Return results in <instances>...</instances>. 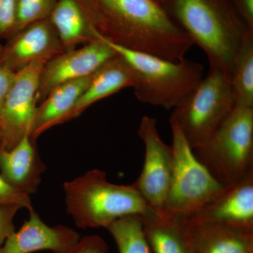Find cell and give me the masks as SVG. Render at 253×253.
Instances as JSON below:
<instances>
[{
    "label": "cell",
    "mask_w": 253,
    "mask_h": 253,
    "mask_svg": "<svg viewBox=\"0 0 253 253\" xmlns=\"http://www.w3.org/2000/svg\"><path fill=\"white\" fill-rule=\"evenodd\" d=\"M100 36L136 52L179 61L194 42L155 0H78Z\"/></svg>",
    "instance_id": "6da1fadb"
},
{
    "label": "cell",
    "mask_w": 253,
    "mask_h": 253,
    "mask_svg": "<svg viewBox=\"0 0 253 253\" xmlns=\"http://www.w3.org/2000/svg\"><path fill=\"white\" fill-rule=\"evenodd\" d=\"M204 51L209 68L232 76L240 51L253 36L232 0H155Z\"/></svg>",
    "instance_id": "7a4b0ae2"
},
{
    "label": "cell",
    "mask_w": 253,
    "mask_h": 253,
    "mask_svg": "<svg viewBox=\"0 0 253 253\" xmlns=\"http://www.w3.org/2000/svg\"><path fill=\"white\" fill-rule=\"evenodd\" d=\"M63 189L68 212L81 229L106 228L125 216H143L154 211L133 184H113L97 169L66 181Z\"/></svg>",
    "instance_id": "3957f363"
},
{
    "label": "cell",
    "mask_w": 253,
    "mask_h": 253,
    "mask_svg": "<svg viewBox=\"0 0 253 253\" xmlns=\"http://www.w3.org/2000/svg\"><path fill=\"white\" fill-rule=\"evenodd\" d=\"M105 41L131 68L134 94L145 104L174 109L203 79L204 66L201 63L186 58L179 61H168Z\"/></svg>",
    "instance_id": "277c9868"
},
{
    "label": "cell",
    "mask_w": 253,
    "mask_h": 253,
    "mask_svg": "<svg viewBox=\"0 0 253 253\" xmlns=\"http://www.w3.org/2000/svg\"><path fill=\"white\" fill-rule=\"evenodd\" d=\"M195 156L225 186L253 170V107L236 106Z\"/></svg>",
    "instance_id": "5b68a950"
},
{
    "label": "cell",
    "mask_w": 253,
    "mask_h": 253,
    "mask_svg": "<svg viewBox=\"0 0 253 253\" xmlns=\"http://www.w3.org/2000/svg\"><path fill=\"white\" fill-rule=\"evenodd\" d=\"M172 136V169L162 214L189 217L224 192L217 181L195 156L175 121L169 118Z\"/></svg>",
    "instance_id": "8992f818"
},
{
    "label": "cell",
    "mask_w": 253,
    "mask_h": 253,
    "mask_svg": "<svg viewBox=\"0 0 253 253\" xmlns=\"http://www.w3.org/2000/svg\"><path fill=\"white\" fill-rule=\"evenodd\" d=\"M235 106L230 78L218 68H209L194 90L173 109L170 118L195 149L212 136Z\"/></svg>",
    "instance_id": "52a82bcc"
},
{
    "label": "cell",
    "mask_w": 253,
    "mask_h": 253,
    "mask_svg": "<svg viewBox=\"0 0 253 253\" xmlns=\"http://www.w3.org/2000/svg\"><path fill=\"white\" fill-rule=\"evenodd\" d=\"M45 63L36 61L16 73L0 115V149L9 151L25 136H31L40 77Z\"/></svg>",
    "instance_id": "ba28073f"
},
{
    "label": "cell",
    "mask_w": 253,
    "mask_h": 253,
    "mask_svg": "<svg viewBox=\"0 0 253 253\" xmlns=\"http://www.w3.org/2000/svg\"><path fill=\"white\" fill-rule=\"evenodd\" d=\"M138 134L144 144L145 158L140 176L133 185L150 207L162 214L172 174V146L161 139L156 118L143 116Z\"/></svg>",
    "instance_id": "9c48e42d"
},
{
    "label": "cell",
    "mask_w": 253,
    "mask_h": 253,
    "mask_svg": "<svg viewBox=\"0 0 253 253\" xmlns=\"http://www.w3.org/2000/svg\"><path fill=\"white\" fill-rule=\"evenodd\" d=\"M98 38L79 49L64 51L44 64L37 95L38 104L56 86L92 76L105 63L117 56L116 51L99 33Z\"/></svg>",
    "instance_id": "30bf717a"
},
{
    "label": "cell",
    "mask_w": 253,
    "mask_h": 253,
    "mask_svg": "<svg viewBox=\"0 0 253 253\" xmlns=\"http://www.w3.org/2000/svg\"><path fill=\"white\" fill-rule=\"evenodd\" d=\"M67 51L48 19L29 25L3 46L0 66L14 73L36 61L48 62Z\"/></svg>",
    "instance_id": "8fae6325"
},
{
    "label": "cell",
    "mask_w": 253,
    "mask_h": 253,
    "mask_svg": "<svg viewBox=\"0 0 253 253\" xmlns=\"http://www.w3.org/2000/svg\"><path fill=\"white\" fill-rule=\"evenodd\" d=\"M183 219L253 231V170L239 182L226 186L224 192L202 209Z\"/></svg>",
    "instance_id": "7c38bea8"
},
{
    "label": "cell",
    "mask_w": 253,
    "mask_h": 253,
    "mask_svg": "<svg viewBox=\"0 0 253 253\" xmlns=\"http://www.w3.org/2000/svg\"><path fill=\"white\" fill-rule=\"evenodd\" d=\"M19 230L15 231L0 248V253H33L49 251L68 253L81 239V235L64 225L49 226L34 209Z\"/></svg>",
    "instance_id": "4fadbf2b"
},
{
    "label": "cell",
    "mask_w": 253,
    "mask_h": 253,
    "mask_svg": "<svg viewBox=\"0 0 253 253\" xmlns=\"http://www.w3.org/2000/svg\"><path fill=\"white\" fill-rule=\"evenodd\" d=\"M44 170L36 142L30 136H25L9 151L0 149V174L11 185L26 194L36 192Z\"/></svg>",
    "instance_id": "5bb4252c"
},
{
    "label": "cell",
    "mask_w": 253,
    "mask_h": 253,
    "mask_svg": "<svg viewBox=\"0 0 253 253\" xmlns=\"http://www.w3.org/2000/svg\"><path fill=\"white\" fill-rule=\"evenodd\" d=\"M134 75L128 63L117 54L91 76L85 90L73 109L63 118V123L79 117L86 109L100 100L109 97L126 87H133Z\"/></svg>",
    "instance_id": "9a60e30c"
},
{
    "label": "cell",
    "mask_w": 253,
    "mask_h": 253,
    "mask_svg": "<svg viewBox=\"0 0 253 253\" xmlns=\"http://www.w3.org/2000/svg\"><path fill=\"white\" fill-rule=\"evenodd\" d=\"M185 221L194 253H253V231Z\"/></svg>",
    "instance_id": "2e32d148"
},
{
    "label": "cell",
    "mask_w": 253,
    "mask_h": 253,
    "mask_svg": "<svg viewBox=\"0 0 253 253\" xmlns=\"http://www.w3.org/2000/svg\"><path fill=\"white\" fill-rule=\"evenodd\" d=\"M153 253H194L185 221L153 211L141 216Z\"/></svg>",
    "instance_id": "e0dca14e"
},
{
    "label": "cell",
    "mask_w": 253,
    "mask_h": 253,
    "mask_svg": "<svg viewBox=\"0 0 253 253\" xmlns=\"http://www.w3.org/2000/svg\"><path fill=\"white\" fill-rule=\"evenodd\" d=\"M91 76L60 84L50 91L44 101L38 104L31 133L32 141L53 126L62 124L74 107L80 96L85 90Z\"/></svg>",
    "instance_id": "ac0fdd59"
},
{
    "label": "cell",
    "mask_w": 253,
    "mask_h": 253,
    "mask_svg": "<svg viewBox=\"0 0 253 253\" xmlns=\"http://www.w3.org/2000/svg\"><path fill=\"white\" fill-rule=\"evenodd\" d=\"M49 19L67 51L99 39L97 31L78 0H57Z\"/></svg>",
    "instance_id": "d6986e66"
},
{
    "label": "cell",
    "mask_w": 253,
    "mask_h": 253,
    "mask_svg": "<svg viewBox=\"0 0 253 253\" xmlns=\"http://www.w3.org/2000/svg\"><path fill=\"white\" fill-rule=\"evenodd\" d=\"M106 229L116 241L119 253H153L145 236L140 215L119 218Z\"/></svg>",
    "instance_id": "ffe728a7"
},
{
    "label": "cell",
    "mask_w": 253,
    "mask_h": 253,
    "mask_svg": "<svg viewBox=\"0 0 253 253\" xmlns=\"http://www.w3.org/2000/svg\"><path fill=\"white\" fill-rule=\"evenodd\" d=\"M231 83L236 106L253 107V36L240 51Z\"/></svg>",
    "instance_id": "44dd1931"
},
{
    "label": "cell",
    "mask_w": 253,
    "mask_h": 253,
    "mask_svg": "<svg viewBox=\"0 0 253 253\" xmlns=\"http://www.w3.org/2000/svg\"><path fill=\"white\" fill-rule=\"evenodd\" d=\"M56 1L57 0H16L11 37L29 25L48 19Z\"/></svg>",
    "instance_id": "7402d4cb"
},
{
    "label": "cell",
    "mask_w": 253,
    "mask_h": 253,
    "mask_svg": "<svg viewBox=\"0 0 253 253\" xmlns=\"http://www.w3.org/2000/svg\"><path fill=\"white\" fill-rule=\"evenodd\" d=\"M18 207L33 209L30 195L20 191L7 182L0 174V208Z\"/></svg>",
    "instance_id": "603a6c76"
},
{
    "label": "cell",
    "mask_w": 253,
    "mask_h": 253,
    "mask_svg": "<svg viewBox=\"0 0 253 253\" xmlns=\"http://www.w3.org/2000/svg\"><path fill=\"white\" fill-rule=\"evenodd\" d=\"M109 248L106 241L98 235L81 237L68 253H108Z\"/></svg>",
    "instance_id": "cb8c5ba5"
},
{
    "label": "cell",
    "mask_w": 253,
    "mask_h": 253,
    "mask_svg": "<svg viewBox=\"0 0 253 253\" xmlns=\"http://www.w3.org/2000/svg\"><path fill=\"white\" fill-rule=\"evenodd\" d=\"M16 0H0V37L11 38L14 31Z\"/></svg>",
    "instance_id": "d4e9b609"
},
{
    "label": "cell",
    "mask_w": 253,
    "mask_h": 253,
    "mask_svg": "<svg viewBox=\"0 0 253 253\" xmlns=\"http://www.w3.org/2000/svg\"><path fill=\"white\" fill-rule=\"evenodd\" d=\"M20 209L18 207L0 208V248L16 231L14 219Z\"/></svg>",
    "instance_id": "484cf974"
},
{
    "label": "cell",
    "mask_w": 253,
    "mask_h": 253,
    "mask_svg": "<svg viewBox=\"0 0 253 253\" xmlns=\"http://www.w3.org/2000/svg\"><path fill=\"white\" fill-rule=\"evenodd\" d=\"M16 73L0 66V115L2 111L6 95L14 81Z\"/></svg>",
    "instance_id": "4316f807"
},
{
    "label": "cell",
    "mask_w": 253,
    "mask_h": 253,
    "mask_svg": "<svg viewBox=\"0 0 253 253\" xmlns=\"http://www.w3.org/2000/svg\"><path fill=\"white\" fill-rule=\"evenodd\" d=\"M232 1L246 26L253 33V0H232Z\"/></svg>",
    "instance_id": "83f0119b"
},
{
    "label": "cell",
    "mask_w": 253,
    "mask_h": 253,
    "mask_svg": "<svg viewBox=\"0 0 253 253\" xmlns=\"http://www.w3.org/2000/svg\"><path fill=\"white\" fill-rule=\"evenodd\" d=\"M2 49H3V46L1 45V44H0V55H1V51H2Z\"/></svg>",
    "instance_id": "f1b7e54d"
}]
</instances>
